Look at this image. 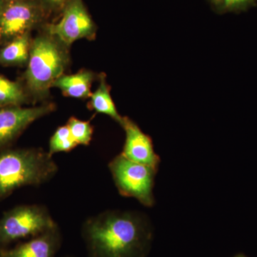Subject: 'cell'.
<instances>
[{
	"mask_svg": "<svg viewBox=\"0 0 257 257\" xmlns=\"http://www.w3.org/2000/svg\"><path fill=\"white\" fill-rule=\"evenodd\" d=\"M69 47L47 31L44 25L32 38L28 64L20 79L32 103L47 102L52 84L68 68Z\"/></svg>",
	"mask_w": 257,
	"mask_h": 257,
	"instance_id": "cell-2",
	"label": "cell"
},
{
	"mask_svg": "<svg viewBox=\"0 0 257 257\" xmlns=\"http://www.w3.org/2000/svg\"><path fill=\"white\" fill-rule=\"evenodd\" d=\"M233 257H248V256H246V255H245L244 253H237V254L235 255V256H234Z\"/></svg>",
	"mask_w": 257,
	"mask_h": 257,
	"instance_id": "cell-20",
	"label": "cell"
},
{
	"mask_svg": "<svg viewBox=\"0 0 257 257\" xmlns=\"http://www.w3.org/2000/svg\"><path fill=\"white\" fill-rule=\"evenodd\" d=\"M213 11L219 15L239 13L256 6L257 0H206Z\"/></svg>",
	"mask_w": 257,
	"mask_h": 257,
	"instance_id": "cell-17",
	"label": "cell"
},
{
	"mask_svg": "<svg viewBox=\"0 0 257 257\" xmlns=\"http://www.w3.org/2000/svg\"><path fill=\"white\" fill-rule=\"evenodd\" d=\"M53 157L42 148H9L0 152V201L17 189L39 187L58 172Z\"/></svg>",
	"mask_w": 257,
	"mask_h": 257,
	"instance_id": "cell-3",
	"label": "cell"
},
{
	"mask_svg": "<svg viewBox=\"0 0 257 257\" xmlns=\"http://www.w3.org/2000/svg\"><path fill=\"white\" fill-rule=\"evenodd\" d=\"M46 13L40 0H7L0 13V45L41 28Z\"/></svg>",
	"mask_w": 257,
	"mask_h": 257,
	"instance_id": "cell-6",
	"label": "cell"
},
{
	"mask_svg": "<svg viewBox=\"0 0 257 257\" xmlns=\"http://www.w3.org/2000/svg\"><path fill=\"white\" fill-rule=\"evenodd\" d=\"M119 125L125 133L124 146L120 154L133 162L159 169L161 159L155 151L151 137L128 116H123Z\"/></svg>",
	"mask_w": 257,
	"mask_h": 257,
	"instance_id": "cell-9",
	"label": "cell"
},
{
	"mask_svg": "<svg viewBox=\"0 0 257 257\" xmlns=\"http://www.w3.org/2000/svg\"><path fill=\"white\" fill-rule=\"evenodd\" d=\"M78 145L72 138L68 126L66 124L59 126L51 137L47 152L49 155L53 157L56 153L72 151Z\"/></svg>",
	"mask_w": 257,
	"mask_h": 257,
	"instance_id": "cell-15",
	"label": "cell"
},
{
	"mask_svg": "<svg viewBox=\"0 0 257 257\" xmlns=\"http://www.w3.org/2000/svg\"><path fill=\"white\" fill-rule=\"evenodd\" d=\"M98 74L92 70L82 69L73 74L61 76L52 84V88L60 89L64 96L75 99H89L92 94V85Z\"/></svg>",
	"mask_w": 257,
	"mask_h": 257,
	"instance_id": "cell-11",
	"label": "cell"
},
{
	"mask_svg": "<svg viewBox=\"0 0 257 257\" xmlns=\"http://www.w3.org/2000/svg\"><path fill=\"white\" fill-rule=\"evenodd\" d=\"M67 125L77 145L83 146L90 145L94 133V127L90 121H82L75 116H71Z\"/></svg>",
	"mask_w": 257,
	"mask_h": 257,
	"instance_id": "cell-16",
	"label": "cell"
},
{
	"mask_svg": "<svg viewBox=\"0 0 257 257\" xmlns=\"http://www.w3.org/2000/svg\"><path fill=\"white\" fill-rule=\"evenodd\" d=\"M32 32L17 37L0 48V66L26 67L30 58Z\"/></svg>",
	"mask_w": 257,
	"mask_h": 257,
	"instance_id": "cell-12",
	"label": "cell"
},
{
	"mask_svg": "<svg viewBox=\"0 0 257 257\" xmlns=\"http://www.w3.org/2000/svg\"><path fill=\"white\" fill-rule=\"evenodd\" d=\"M97 79L99 85L89 97L90 100L88 103V108L97 114L107 115L118 124H121L123 116L118 112L114 101L111 98V87L106 81V74L103 72L99 73Z\"/></svg>",
	"mask_w": 257,
	"mask_h": 257,
	"instance_id": "cell-13",
	"label": "cell"
},
{
	"mask_svg": "<svg viewBox=\"0 0 257 257\" xmlns=\"http://www.w3.org/2000/svg\"><path fill=\"white\" fill-rule=\"evenodd\" d=\"M62 12L58 23L44 24L47 31L68 47L83 39L95 40L97 28L82 0H69Z\"/></svg>",
	"mask_w": 257,
	"mask_h": 257,
	"instance_id": "cell-7",
	"label": "cell"
},
{
	"mask_svg": "<svg viewBox=\"0 0 257 257\" xmlns=\"http://www.w3.org/2000/svg\"><path fill=\"white\" fill-rule=\"evenodd\" d=\"M7 0H0V13L4 8L5 3H6Z\"/></svg>",
	"mask_w": 257,
	"mask_h": 257,
	"instance_id": "cell-19",
	"label": "cell"
},
{
	"mask_svg": "<svg viewBox=\"0 0 257 257\" xmlns=\"http://www.w3.org/2000/svg\"><path fill=\"white\" fill-rule=\"evenodd\" d=\"M69 0H40L46 12L62 11Z\"/></svg>",
	"mask_w": 257,
	"mask_h": 257,
	"instance_id": "cell-18",
	"label": "cell"
},
{
	"mask_svg": "<svg viewBox=\"0 0 257 257\" xmlns=\"http://www.w3.org/2000/svg\"><path fill=\"white\" fill-rule=\"evenodd\" d=\"M81 235L88 257H147L154 231L138 211L106 210L87 218Z\"/></svg>",
	"mask_w": 257,
	"mask_h": 257,
	"instance_id": "cell-1",
	"label": "cell"
},
{
	"mask_svg": "<svg viewBox=\"0 0 257 257\" xmlns=\"http://www.w3.org/2000/svg\"><path fill=\"white\" fill-rule=\"evenodd\" d=\"M63 257H75V256H63Z\"/></svg>",
	"mask_w": 257,
	"mask_h": 257,
	"instance_id": "cell-21",
	"label": "cell"
},
{
	"mask_svg": "<svg viewBox=\"0 0 257 257\" xmlns=\"http://www.w3.org/2000/svg\"><path fill=\"white\" fill-rule=\"evenodd\" d=\"M63 236L58 225L13 248L0 249V257H57Z\"/></svg>",
	"mask_w": 257,
	"mask_h": 257,
	"instance_id": "cell-10",
	"label": "cell"
},
{
	"mask_svg": "<svg viewBox=\"0 0 257 257\" xmlns=\"http://www.w3.org/2000/svg\"><path fill=\"white\" fill-rule=\"evenodd\" d=\"M56 108L55 104L50 101L30 107L0 108V152L11 148L30 125L53 112Z\"/></svg>",
	"mask_w": 257,
	"mask_h": 257,
	"instance_id": "cell-8",
	"label": "cell"
},
{
	"mask_svg": "<svg viewBox=\"0 0 257 257\" xmlns=\"http://www.w3.org/2000/svg\"><path fill=\"white\" fill-rule=\"evenodd\" d=\"M32 103L23 82L12 81L0 74V108L25 106Z\"/></svg>",
	"mask_w": 257,
	"mask_h": 257,
	"instance_id": "cell-14",
	"label": "cell"
},
{
	"mask_svg": "<svg viewBox=\"0 0 257 257\" xmlns=\"http://www.w3.org/2000/svg\"><path fill=\"white\" fill-rule=\"evenodd\" d=\"M108 168L120 195L134 198L145 207L155 205L153 189L159 169L133 162L121 154L109 162Z\"/></svg>",
	"mask_w": 257,
	"mask_h": 257,
	"instance_id": "cell-5",
	"label": "cell"
},
{
	"mask_svg": "<svg viewBox=\"0 0 257 257\" xmlns=\"http://www.w3.org/2000/svg\"><path fill=\"white\" fill-rule=\"evenodd\" d=\"M50 211L41 204L17 206L0 219V249L21 239H30L57 226Z\"/></svg>",
	"mask_w": 257,
	"mask_h": 257,
	"instance_id": "cell-4",
	"label": "cell"
}]
</instances>
